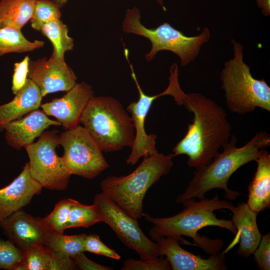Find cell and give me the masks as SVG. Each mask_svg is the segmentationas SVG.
<instances>
[{
    "mask_svg": "<svg viewBox=\"0 0 270 270\" xmlns=\"http://www.w3.org/2000/svg\"><path fill=\"white\" fill-rule=\"evenodd\" d=\"M28 78L38 87L42 98L48 94L68 91L77 80L64 60L52 57L30 60Z\"/></svg>",
    "mask_w": 270,
    "mask_h": 270,
    "instance_id": "12",
    "label": "cell"
},
{
    "mask_svg": "<svg viewBox=\"0 0 270 270\" xmlns=\"http://www.w3.org/2000/svg\"><path fill=\"white\" fill-rule=\"evenodd\" d=\"M80 123L104 152L132 148L134 129L131 116L122 104L110 96H93Z\"/></svg>",
    "mask_w": 270,
    "mask_h": 270,
    "instance_id": "5",
    "label": "cell"
},
{
    "mask_svg": "<svg viewBox=\"0 0 270 270\" xmlns=\"http://www.w3.org/2000/svg\"><path fill=\"white\" fill-rule=\"evenodd\" d=\"M73 199L62 200L55 206L52 211L40 220L44 228L48 232L62 234L66 229Z\"/></svg>",
    "mask_w": 270,
    "mask_h": 270,
    "instance_id": "26",
    "label": "cell"
},
{
    "mask_svg": "<svg viewBox=\"0 0 270 270\" xmlns=\"http://www.w3.org/2000/svg\"><path fill=\"white\" fill-rule=\"evenodd\" d=\"M76 270L72 258L54 252L44 245H36L24 252L17 270Z\"/></svg>",
    "mask_w": 270,
    "mask_h": 270,
    "instance_id": "21",
    "label": "cell"
},
{
    "mask_svg": "<svg viewBox=\"0 0 270 270\" xmlns=\"http://www.w3.org/2000/svg\"><path fill=\"white\" fill-rule=\"evenodd\" d=\"M254 161L257 168L248 186L246 204L258 214L270 208V154L266 148L262 149Z\"/></svg>",
    "mask_w": 270,
    "mask_h": 270,
    "instance_id": "19",
    "label": "cell"
},
{
    "mask_svg": "<svg viewBox=\"0 0 270 270\" xmlns=\"http://www.w3.org/2000/svg\"><path fill=\"white\" fill-rule=\"evenodd\" d=\"M98 222L100 220L93 204H84L74 200L66 229L87 228Z\"/></svg>",
    "mask_w": 270,
    "mask_h": 270,
    "instance_id": "27",
    "label": "cell"
},
{
    "mask_svg": "<svg viewBox=\"0 0 270 270\" xmlns=\"http://www.w3.org/2000/svg\"><path fill=\"white\" fill-rule=\"evenodd\" d=\"M30 60L28 56H26L21 62L14 64L12 86L14 94L24 86L26 82Z\"/></svg>",
    "mask_w": 270,
    "mask_h": 270,
    "instance_id": "33",
    "label": "cell"
},
{
    "mask_svg": "<svg viewBox=\"0 0 270 270\" xmlns=\"http://www.w3.org/2000/svg\"><path fill=\"white\" fill-rule=\"evenodd\" d=\"M51 126H62L50 119L43 112L36 110L24 118L12 121L4 128L8 144L17 150L34 142V140Z\"/></svg>",
    "mask_w": 270,
    "mask_h": 270,
    "instance_id": "18",
    "label": "cell"
},
{
    "mask_svg": "<svg viewBox=\"0 0 270 270\" xmlns=\"http://www.w3.org/2000/svg\"><path fill=\"white\" fill-rule=\"evenodd\" d=\"M4 234L23 252L36 245H45L48 231L40 218L23 210L15 212L0 222Z\"/></svg>",
    "mask_w": 270,
    "mask_h": 270,
    "instance_id": "15",
    "label": "cell"
},
{
    "mask_svg": "<svg viewBox=\"0 0 270 270\" xmlns=\"http://www.w3.org/2000/svg\"><path fill=\"white\" fill-rule=\"evenodd\" d=\"M84 252H87L102 255L116 260L121 258L114 250L106 246L102 242L98 236L91 234L86 236L84 241Z\"/></svg>",
    "mask_w": 270,
    "mask_h": 270,
    "instance_id": "31",
    "label": "cell"
},
{
    "mask_svg": "<svg viewBox=\"0 0 270 270\" xmlns=\"http://www.w3.org/2000/svg\"><path fill=\"white\" fill-rule=\"evenodd\" d=\"M234 58L226 61L220 74L222 88L228 108L234 113L245 114L256 108L270 112V87L264 79L253 77L244 60L242 44L232 40Z\"/></svg>",
    "mask_w": 270,
    "mask_h": 270,
    "instance_id": "6",
    "label": "cell"
},
{
    "mask_svg": "<svg viewBox=\"0 0 270 270\" xmlns=\"http://www.w3.org/2000/svg\"><path fill=\"white\" fill-rule=\"evenodd\" d=\"M42 188L31 176L29 163L26 162L10 184L0 188V222L29 204Z\"/></svg>",
    "mask_w": 270,
    "mask_h": 270,
    "instance_id": "16",
    "label": "cell"
},
{
    "mask_svg": "<svg viewBox=\"0 0 270 270\" xmlns=\"http://www.w3.org/2000/svg\"><path fill=\"white\" fill-rule=\"evenodd\" d=\"M76 270H112L110 266L98 264L89 259L84 254L80 252L72 258Z\"/></svg>",
    "mask_w": 270,
    "mask_h": 270,
    "instance_id": "34",
    "label": "cell"
},
{
    "mask_svg": "<svg viewBox=\"0 0 270 270\" xmlns=\"http://www.w3.org/2000/svg\"><path fill=\"white\" fill-rule=\"evenodd\" d=\"M257 6L262 9L264 16L270 15V0H256Z\"/></svg>",
    "mask_w": 270,
    "mask_h": 270,
    "instance_id": "35",
    "label": "cell"
},
{
    "mask_svg": "<svg viewBox=\"0 0 270 270\" xmlns=\"http://www.w3.org/2000/svg\"><path fill=\"white\" fill-rule=\"evenodd\" d=\"M236 142L237 138L233 134L222 147V152L210 164L196 168L185 190L176 201L181 203L192 198L202 199L207 192L215 188L222 189L225 198L236 200L240 194L228 188L230 177L242 166L254 161L260 150L270 146V136L267 132L260 131L242 146H237Z\"/></svg>",
    "mask_w": 270,
    "mask_h": 270,
    "instance_id": "3",
    "label": "cell"
},
{
    "mask_svg": "<svg viewBox=\"0 0 270 270\" xmlns=\"http://www.w3.org/2000/svg\"><path fill=\"white\" fill-rule=\"evenodd\" d=\"M37 0H1L0 28L21 30L31 19Z\"/></svg>",
    "mask_w": 270,
    "mask_h": 270,
    "instance_id": "22",
    "label": "cell"
},
{
    "mask_svg": "<svg viewBox=\"0 0 270 270\" xmlns=\"http://www.w3.org/2000/svg\"><path fill=\"white\" fill-rule=\"evenodd\" d=\"M58 144L64 148V154L61 157L71 176L90 180L110 166L98 144L81 126L60 134Z\"/></svg>",
    "mask_w": 270,
    "mask_h": 270,
    "instance_id": "8",
    "label": "cell"
},
{
    "mask_svg": "<svg viewBox=\"0 0 270 270\" xmlns=\"http://www.w3.org/2000/svg\"><path fill=\"white\" fill-rule=\"evenodd\" d=\"M156 1H157V2H158V4H160L161 6H162V8H164V10H165V8H164V2H163V0H156Z\"/></svg>",
    "mask_w": 270,
    "mask_h": 270,
    "instance_id": "37",
    "label": "cell"
},
{
    "mask_svg": "<svg viewBox=\"0 0 270 270\" xmlns=\"http://www.w3.org/2000/svg\"><path fill=\"white\" fill-rule=\"evenodd\" d=\"M169 84L166 89L179 106L193 114L184 138L172 150L174 157L186 155L188 165L197 168L208 164L220 152L231 136V125L224 109L214 100L199 93L186 94L178 82V68H170Z\"/></svg>",
    "mask_w": 270,
    "mask_h": 270,
    "instance_id": "1",
    "label": "cell"
},
{
    "mask_svg": "<svg viewBox=\"0 0 270 270\" xmlns=\"http://www.w3.org/2000/svg\"><path fill=\"white\" fill-rule=\"evenodd\" d=\"M86 234L64 235L48 232L45 246L57 254L71 258L84 252Z\"/></svg>",
    "mask_w": 270,
    "mask_h": 270,
    "instance_id": "25",
    "label": "cell"
},
{
    "mask_svg": "<svg viewBox=\"0 0 270 270\" xmlns=\"http://www.w3.org/2000/svg\"><path fill=\"white\" fill-rule=\"evenodd\" d=\"M231 212L236 233L233 240L222 252H228L240 242L237 254L242 258L250 257L257 248L262 236L256 222L258 214L243 202L234 206Z\"/></svg>",
    "mask_w": 270,
    "mask_h": 270,
    "instance_id": "17",
    "label": "cell"
},
{
    "mask_svg": "<svg viewBox=\"0 0 270 270\" xmlns=\"http://www.w3.org/2000/svg\"><path fill=\"white\" fill-rule=\"evenodd\" d=\"M42 96L38 87L28 78L10 102L0 105V130L8 123L38 110Z\"/></svg>",
    "mask_w": 270,
    "mask_h": 270,
    "instance_id": "20",
    "label": "cell"
},
{
    "mask_svg": "<svg viewBox=\"0 0 270 270\" xmlns=\"http://www.w3.org/2000/svg\"><path fill=\"white\" fill-rule=\"evenodd\" d=\"M253 254L254 261L260 270H270V232L262 236L259 244Z\"/></svg>",
    "mask_w": 270,
    "mask_h": 270,
    "instance_id": "32",
    "label": "cell"
},
{
    "mask_svg": "<svg viewBox=\"0 0 270 270\" xmlns=\"http://www.w3.org/2000/svg\"><path fill=\"white\" fill-rule=\"evenodd\" d=\"M124 54L131 70V76L136 84L139 98L136 102H131L126 108L130 114L134 129V138L131 152L126 160V164H136L141 158L158 153L156 148L157 136L148 134L145 130V120L153 102L158 98L164 96V92L154 96L146 94L142 90L134 71L132 65L128 59V50L124 48Z\"/></svg>",
    "mask_w": 270,
    "mask_h": 270,
    "instance_id": "11",
    "label": "cell"
},
{
    "mask_svg": "<svg viewBox=\"0 0 270 270\" xmlns=\"http://www.w3.org/2000/svg\"><path fill=\"white\" fill-rule=\"evenodd\" d=\"M172 154L158 152L144 157L131 173L124 176H108L100 182L102 192L132 217L144 216L143 201L148 190L174 165Z\"/></svg>",
    "mask_w": 270,
    "mask_h": 270,
    "instance_id": "4",
    "label": "cell"
},
{
    "mask_svg": "<svg viewBox=\"0 0 270 270\" xmlns=\"http://www.w3.org/2000/svg\"><path fill=\"white\" fill-rule=\"evenodd\" d=\"M92 204L100 222L109 226L124 244L135 251L140 259L154 258L160 256L158 244L144 234L138 219L128 214L102 192L94 196Z\"/></svg>",
    "mask_w": 270,
    "mask_h": 270,
    "instance_id": "9",
    "label": "cell"
},
{
    "mask_svg": "<svg viewBox=\"0 0 270 270\" xmlns=\"http://www.w3.org/2000/svg\"><path fill=\"white\" fill-rule=\"evenodd\" d=\"M62 97L41 104L42 111L54 117L66 130L79 125L82 113L94 96L92 86L85 82L76 83Z\"/></svg>",
    "mask_w": 270,
    "mask_h": 270,
    "instance_id": "14",
    "label": "cell"
},
{
    "mask_svg": "<svg viewBox=\"0 0 270 270\" xmlns=\"http://www.w3.org/2000/svg\"><path fill=\"white\" fill-rule=\"evenodd\" d=\"M122 270H170L171 266L164 256L147 260H126L121 268Z\"/></svg>",
    "mask_w": 270,
    "mask_h": 270,
    "instance_id": "30",
    "label": "cell"
},
{
    "mask_svg": "<svg viewBox=\"0 0 270 270\" xmlns=\"http://www.w3.org/2000/svg\"><path fill=\"white\" fill-rule=\"evenodd\" d=\"M160 256H165L172 270H226L228 266L224 254H210L202 258L182 248L179 240L172 236H154Z\"/></svg>",
    "mask_w": 270,
    "mask_h": 270,
    "instance_id": "13",
    "label": "cell"
},
{
    "mask_svg": "<svg viewBox=\"0 0 270 270\" xmlns=\"http://www.w3.org/2000/svg\"><path fill=\"white\" fill-rule=\"evenodd\" d=\"M140 19V11L136 6L128 8L122 30L124 32L139 35L150 40L152 47L145 56L147 62L154 59L158 52L168 50L178 55L182 66H186L196 58L202 46L208 42L210 37L206 27L200 34L189 36L168 22L154 28H148L142 24Z\"/></svg>",
    "mask_w": 270,
    "mask_h": 270,
    "instance_id": "7",
    "label": "cell"
},
{
    "mask_svg": "<svg viewBox=\"0 0 270 270\" xmlns=\"http://www.w3.org/2000/svg\"><path fill=\"white\" fill-rule=\"evenodd\" d=\"M60 8L62 6L68 1V0H52Z\"/></svg>",
    "mask_w": 270,
    "mask_h": 270,
    "instance_id": "36",
    "label": "cell"
},
{
    "mask_svg": "<svg viewBox=\"0 0 270 270\" xmlns=\"http://www.w3.org/2000/svg\"><path fill=\"white\" fill-rule=\"evenodd\" d=\"M40 32L52 44L53 52L51 57L64 60V53L73 49L74 40L68 35L66 25L60 19L44 24Z\"/></svg>",
    "mask_w": 270,
    "mask_h": 270,
    "instance_id": "23",
    "label": "cell"
},
{
    "mask_svg": "<svg viewBox=\"0 0 270 270\" xmlns=\"http://www.w3.org/2000/svg\"><path fill=\"white\" fill-rule=\"evenodd\" d=\"M24 258V252L9 240L0 238V269L17 270Z\"/></svg>",
    "mask_w": 270,
    "mask_h": 270,
    "instance_id": "29",
    "label": "cell"
},
{
    "mask_svg": "<svg viewBox=\"0 0 270 270\" xmlns=\"http://www.w3.org/2000/svg\"><path fill=\"white\" fill-rule=\"evenodd\" d=\"M58 131H44L38 140L24 148L29 158L30 173L42 188L51 190L66 188L71 176L56 148L59 146Z\"/></svg>",
    "mask_w": 270,
    "mask_h": 270,
    "instance_id": "10",
    "label": "cell"
},
{
    "mask_svg": "<svg viewBox=\"0 0 270 270\" xmlns=\"http://www.w3.org/2000/svg\"><path fill=\"white\" fill-rule=\"evenodd\" d=\"M60 16V8L53 1L37 0L30 20L31 26L35 30L40 31L44 24L59 20Z\"/></svg>",
    "mask_w": 270,
    "mask_h": 270,
    "instance_id": "28",
    "label": "cell"
},
{
    "mask_svg": "<svg viewBox=\"0 0 270 270\" xmlns=\"http://www.w3.org/2000/svg\"><path fill=\"white\" fill-rule=\"evenodd\" d=\"M44 42L28 40L21 30L12 27L0 28V56L10 52L34 51L44 46Z\"/></svg>",
    "mask_w": 270,
    "mask_h": 270,
    "instance_id": "24",
    "label": "cell"
},
{
    "mask_svg": "<svg viewBox=\"0 0 270 270\" xmlns=\"http://www.w3.org/2000/svg\"><path fill=\"white\" fill-rule=\"evenodd\" d=\"M181 203L184 208L171 216L154 218L144 214L146 220L153 226L149 231L151 237L172 236L184 242L182 236H188L193 240L192 245L200 248L210 255L219 252L224 245V241L201 236L198 234L199 230L206 226H215L236 234V229L232 220L218 218L214 213L215 210L221 209L231 211L234 206L230 202L220 200L216 194L211 199L204 198L196 201L192 198L184 200Z\"/></svg>",
    "mask_w": 270,
    "mask_h": 270,
    "instance_id": "2",
    "label": "cell"
}]
</instances>
